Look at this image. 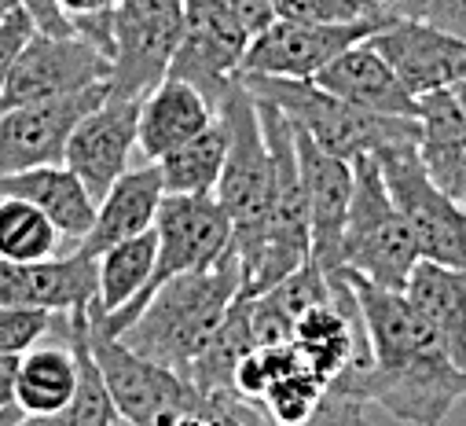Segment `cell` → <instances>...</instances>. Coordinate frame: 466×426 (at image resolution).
Segmentation results:
<instances>
[{"instance_id": "6", "label": "cell", "mask_w": 466, "mask_h": 426, "mask_svg": "<svg viewBox=\"0 0 466 426\" xmlns=\"http://www.w3.org/2000/svg\"><path fill=\"white\" fill-rule=\"evenodd\" d=\"M220 115L228 122L231 144H228L224 177L217 184V198L224 202L231 225H236V243H243L268 225L276 169H272V151L265 140L258 99L247 85L228 92V99L220 103Z\"/></svg>"}, {"instance_id": "26", "label": "cell", "mask_w": 466, "mask_h": 426, "mask_svg": "<svg viewBox=\"0 0 466 426\" xmlns=\"http://www.w3.org/2000/svg\"><path fill=\"white\" fill-rule=\"evenodd\" d=\"M155 261H158V236H155V228L137 236V239H126L118 247H110L106 254H99L96 258L99 294H96L88 316L92 320H106L118 309H126L133 298H140L144 287L151 283Z\"/></svg>"}, {"instance_id": "37", "label": "cell", "mask_w": 466, "mask_h": 426, "mask_svg": "<svg viewBox=\"0 0 466 426\" xmlns=\"http://www.w3.org/2000/svg\"><path fill=\"white\" fill-rule=\"evenodd\" d=\"M59 8H63V15H66L70 26H74V23H81V19L114 12V8H118V0H59Z\"/></svg>"}, {"instance_id": "11", "label": "cell", "mask_w": 466, "mask_h": 426, "mask_svg": "<svg viewBox=\"0 0 466 426\" xmlns=\"http://www.w3.org/2000/svg\"><path fill=\"white\" fill-rule=\"evenodd\" d=\"M110 85H96L88 92L48 99V103H26L0 115V177H12L37 166H63L66 144L77 122L106 99Z\"/></svg>"}, {"instance_id": "35", "label": "cell", "mask_w": 466, "mask_h": 426, "mask_svg": "<svg viewBox=\"0 0 466 426\" xmlns=\"http://www.w3.org/2000/svg\"><path fill=\"white\" fill-rule=\"evenodd\" d=\"M224 5L243 19V26L258 37L261 30H268L279 15H276V0H224Z\"/></svg>"}, {"instance_id": "15", "label": "cell", "mask_w": 466, "mask_h": 426, "mask_svg": "<svg viewBox=\"0 0 466 426\" xmlns=\"http://www.w3.org/2000/svg\"><path fill=\"white\" fill-rule=\"evenodd\" d=\"M298 133V162H301V184L309 202V228H312V261L327 272L341 269V236L349 221V206L357 191L353 162H345L319 147L309 133Z\"/></svg>"}, {"instance_id": "19", "label": "cell", "mask_w": 466, "mask_h": 426, "mask_svg": "<svg viewBox=\"0 0 466 426\" xmlns=\"http://www.w3.org/2000/svg\"><path fill=\"white\" fill-rule=\"evenodd\" d=\"M162 198H166V184H162L158 162L133 166L118 184H114V188L99 198L96 225H92V232H88L74 250L96 261V258L106 254L110 247H118V243H126V239H137V236L151 232L155 221H158Z\"/></svg>"}, {"instance_id": "33", "label": "cell", "mask_w": 466, "mask_h": 426, "mask_svg": "<svg viewBox=\"0 0 466 426\" xmlns=\"http://www.w3.org/2000/svg\"><path fill=\"white\" fill-rule=\"evenodd\" d=\"M422 19L433 23L437 30H448L466 41V0H430Z\"/></svg>"}, {"instance_id": "20", "label": "cell", "mask_w": 466, "mask_h": 426, "mask_svg": "<svg viewBox=\"0 0 466 426\" xmlns=\"http://www.w3.org/2000/svg\"><path fill=\"white\" fill-rule=\"evenodd\" d=\"M220 118L217 106L180 77H166L140 99V155L147 162L166 158Z\"/></svg>"}, {"instance_id": "28", "label": "cell", "mask_w": 466, "mask_h": 426, "mask_svg": "<svg viewBox=\"0 0 466 426\" xmlns=\"http://www.w3.org/2000/svg\"><path fill=\"white\" fill-rule=\"evenodd\" d=\"M63 254V232L26 198L0 195V261H48Z\"/></svg>"}, {"instance_id": "8", "label": "cell", "mask_w": 466, "mask_h": 426, "mask_svg": "<svg viewBox=\"0 0 466 426\" xmlns=\"http://www.w3.org/2000/svg\"><path fill=\"white\" fill-rule=\"evenodd\" d=\"M254 34L224 0H184V41L169 77L191 81L217 111L231 88L243 85V63Z\"/></svg>"}, {"instance_id": "32", "label": "cell", "mask_w": 466, "mask_h": 426, "mask_svg": "<svg viewBox=\"0 0 466 426\" xmlns=\"http://www.w3.org/2000/svg\"><path fill=\"white\" fill-rule=\"evenodd\" d=\"M37 34L34 19L23 8H12L5 19H0V92H5V81L12 74V63L19 59V52L26 48V41Z\"/></svg>"}, {"instance_id": "27", "label": "cell", "mask_w": 466, "mask_h": 426, "mask_svg": "<svg viewBox=\"0 0 466 426\" xmlns=\"http://www.w3.org/2000/svg\"><path fill=\"white\" fill-rule=\"evenodd\" d=\"M228 144H231V133L220 115L206 133H198L184 147L158 158L166 195H217V184L228 162Z\"/></svg>"}, {"instance_id": "7", "label": "cell", "mask_w": 466, "mask_h": 426, "mask_svg": "<svg viewBox=\"0 0 466 426\" xmlns=\"http://www.w3.org/2000/svg\"><path fill=\"white\" fill-rule=\"evenodd\" d=\"M184 41V0H118L110 96L144 99L169 77Z\"/></svg>"}, {"instance_id": "40", "label": "cell", "mask_w": 466, "mask_h": 426, "mask_svg": "<svg viewBox=\"0 0 466 426\" xmlns=\"http://www.w3.org/2000/svg\"><path fill=\"white\" fill-rule=\"evenodd\" d=\"M451 96L459 99V106H462V115H466V81H459V85L451 88Z\"/></svg>"}, {"instance_id": "38", "label": "cell", "mask_w": 466, "mask_h": 426, "mask_svg": "<svg viewBox=\"0 0 466 426\" xmlns=\"http://www.w3.org/2000/svg\"><path fill=\"white\" fill-rule=\"evenodd\" d=\"M371 5H379L382 12H390L397 19H422L430 0H371Z\"/></svg>"}, {"instance_id": "22", "label": "cell", "mask_w": 466, "mask_h": 426, "mask_svg": "<svg viewBox=\"0 0 466 426\" xmlns=\"http://www.w3.org/2000/svg\"><path fill=\"white\" fill-rule=\"evenodd\" d=\"M419 158L426 173L437 180V188L466 202V115L451 88L419 96Z\"/></svg>"}, {"instance_id": "18", "label": "cell", "mask_w": 466, "mask_h": 426, "mask_svg": "<svg viewBox=\"0 0 466 426\" xmlns=\"http://www.w3.org/2000/svg\"><path fill=\"white\" fill-rule=\"evenodd\" d=\"M312 81L334 92L338 99L360 106V111L390 115V118H419V96L400 81V74L371 41H360L349 52H341Z\"/></svg>"}, {"instance_id": "12", "label": "cell", "mask_w": 466, "mask_h": 426, "mask_svg": "<svg viewBox=\"0 0 466 426\" xmlns=\"http://www.w3.org/2000/svg\"><path fill=\"white\" fill-rule=\"evenodd\" d=\"M140 151V99L110 96L77 122L66 144V166L85 180L96 202L133 169Z\"/></svg>"}, {"instance_id": "3", "label": "cell", "mask_w": 466, "mask_h": 426, "mask_svg": "<svg viewBox=\"0 0 466 426\" xmlns=\"http://www.w3.org/2000/svg\"><path fill=\"white\" fill-rule=\"evenodd\" d=\"M243 85L279 106V111L294 122V129L309 133L319 147L330 155L357 162L364 155H393L419 147L422 126L419 118H390V115H371L360 106L338 99L334 92L319 88L312 77H268V74H243Z\"/></svg>"}, {"instance_id": "13", "label": "cell", "mask_w": 466, "mask_h": 426, "mask_svg": "<svg viewBox=\"0 0 466 426\" xmlns=\"http://www.w3.org/2000/svg\"><path fill=\"white\" fill-rule=\"evenodd\" d=\"M88 350L106 379V390L118 404L122 419L129 422H140V426H151L162 411L177 408L180 401L191 397V382L180 379L177 371L140 357L137 350H129L118 335H106L103 328L92 324L88 316Z\"/></svg>"}, {"instance_id": "23", "label": "cell", "mask_w": 466, "mask_h": 426, "mask_svg": "<svg viewBox=\"0 0 466 426\" xmlns=\"http://www.w3.org/2000/svg\"><path fill=\"white\" fill-rule=\"evenodd\" d=\"M408 298L433 324L448 357L466 371V269L419 261L408 279Z\"/></svg>"}, {"instance_id": "21", "label": "cell", "mask_w": 466, "mask_h": 426, "mask_svg": "<svg viewBox=\"0 0 466 426\" xmlns=\"http://www.w3.org/2000/svg\"><path fill=\"white\" fill-rule=\"evenodd\" d=\"M0 195H15L45 209L52 225L63 232L66 243H81L96 225V195L85 188V180L63 162V166H37L12 177H0Z\"/></svg>"}, {"instance_id": "30", "label": "cell", "mask_w": 466, "mask_h": 426, "mask_svg": "<svg viewBox=\"0 0 466 426\" xmlns=\"http://www.w3.org/2000/svg\"><path fill=\"white\" fill-rule=\"evenodd\" d=\"M66 312L30 309V305H0V353L26 357L34 346L48 339L52 328L63 324Z\"/></svg>"}, {"instance_id": "24", "label": "cell", "mask_w": 466, "mask_h": 426, "mask_svg": "<svg viewBox=\"0 0 466 426\" xmlns=\"http://www.w3.org/2000/svg\"><path fill=\"white\" fill-rule=\"evenodd\" d=\"M66 335H70L77 360H81V382H77L74 401L56 415H26L19 426H118L122 411L114 404L106 379H103V371L88 350V309L66 316Z\"/></svg>"}, {"instance_id": "39", "label": "cell", "mask_w": 466, "mask_h": 426, "mask_svg": "<svg viewBox=\"0 0 466 426\" xmlns=\"http://www.w3.org/2000/svg\"><path fill=\"white\" fill-rule=\"evenodd\" d=\"M26 415H23V408L15 404V408H0V426H19Z\"/></svg>"}, {"instance_id": "34", "label": "cell", "mask_w": 466, "mask_h": 426, "mask_svg": "<svg viewBox=\"0 0 466 426\" xmlns=\"http://www.w3.org/2000/svg\"><path fill=\"white\" fill-rule=\"evenodd\" d=\"M19 8L34 19V26L41 34H74L70 19L59 8V0H19Z\"/></svg>"}, {"instance_id": "41", "label": "cell", "mask_w": 466, "mask_h": 426, "mask_svg": "<svg viewBox=\"0 0 466 426\" xmlns=\"http://www.w3.org/2000/svg\"><path fill=\"white\" fill-rule=\"evenodd\" d=\"M0 8H5V12H12V8H19V0H0Z\"/></svg>"}, {"instance_id": "14", "label": "cell", "mask_w": 466, "mask_h": 426, "mask_svg": "<svg viewBox=\"0 0 466 426\" xmlns=\"http://www.w3.org/2000/svg\"><path fill=\"white\" fill-rule=\"evenodd\" d=\"M379 23H294L276 19L268 30H261L250 48L243 74H268V77H316L327 63H334L341 52L368 41Z\"/></svg>"}, {"instance_id": "4", "label": "cell", "mask_w": 466, "mask_h": 426, "mask_svg": "<svg viewBox=\"0 0 466 426\" xmlns=\"http://www.w3.org/2000/svg\"><path fill=\"white\" fill-rule=\"evenodd\" d=\"M353 173L357 191L341 236V269L390 290H408V279L422 254L404 209L386 184L382 158L364 155L353 162Z\"/></svg>"}, {"instance_id": "10", "label": "cell", "mask_w": 466, "mask_h": 426, "mask_svg": "<svg viewBox=\"0 0 466 426\" xmlns=\"http://www.w3.org/2000/svg\"><path fill=\"white\" fill-rule=\"evenodd\" d=\"M382 173L419 239L422 261L466 269V202L437 188V180L426 173L419 158V147L386 155Z\"/></svg>"}, {"instance_id": "9", "label": "cell", "mask_w": 466, "mask_h": 426, "mask_svg": "<svg viewBox=\"0 0 466 426\" xmlns=\"http://www.w3.org/2000/svg\"><path fill=\"white\" fill-rule=\"evenodd\" d=\"M110 56L81 34H34L0 92V115L26 103L66 99L96 85H110Z\"/></svg>"}, {"instance_id": "25", "label": "cell", "mask_w": 466, "mask_h": 426, "mask_svg": "<svg viewBox=\"0 0 466 426\" xmlns=\"http://www.w3.org/2000/svg\"><path fill=\"white\" fill-rule=\"evenodd\" d=\"M77 382H81V360L70 335L63 346L41 342L23 357L15 404L23 408V415H56L74 401Z\"/></svg>"}, {"instance_id": "1", "label": "cell", "mask_w": 466, "mask_h": 426, "mask_svg": "<svg viewBox=\"0 0 466 426\" xmlns=\"http://www.w3.org/2000/svg\"><path fill=\"white\" fill-rule=\"evenodd\" d=\"M353 287L375 357L364 375L368 404L408 426H441L466 397V371L448 357L408 290H390L360 276H353Z\"/></svg>"}, {"instance_id": "2", "label": "cell", "mask_w": 466, "mask_h": 426, "mask_svg": "<svg viewBox=\"0 0 466 426\" xmlns=\"http://www.w3.org/2000/svg\"><path fill=\"white\" fill-rule=\"evenodd\" d=\"M239 294H243V265L236 243H231V250L217 265L202 272H184L166 287H158L147 309L126 328L122 342L140 357L187 379V371L213 342L217 328L224 324L228 309L239 301Z\"/></svg>"}, {"instance_id": "29", "label": "cell", "mask_w": 466, "mask_h": 426, "mask_svg": "<svg viewBox=\"0 0 466 426\" xmlns=\"http://www.w3.org/2000/svg\"><path fill=\"white\" fill-rule=\"evenodd\" d=\"M276 15L279 19H294V23H393L397 15L382 12L371 0H276Z\"/></svg>"}, {"instance_id": "42", "label": "cell", "mask_w": 466, "mask_h": 426, "mask_svg": "<svg viewBox=\"0 0 466 426\" xmlns=\"http://www.w3.org/2000/svg\"><path fill=\"white\" fill-rule=\"evenodd\" d=\"M118 426H140V422H129V419H122V422H118Z\"/></svg>"}, {"instance_id": "5", "label": "cell", "mask_w": 466, "mask_h": 426, "mask_svg": "<svg viewBox=\"0 0 466 426\" xmlns=\"http://www.w3.org/2000/svg\"><path fill=\"white\" fill-rule=\"evenodd\" d=\"M155 236H158V261H155V272L144 294L106 320H92L106 335L122 339L126 328L147 309L155 290L166 287L169 279L217 265L231 250V243H236V225H231L228 209L217 195H166L158 221H155Z\"/></svg>"}, {"instance_id": "17", "label": "cell", "mask_w": 466, "mask_h": 426, "mask_svg": "<svg viewBox=\"0 0 466 426\" xmlns=\"http://www.w3.org/2000/svg\"><path fill=\"white\" fill-rule=\"evenodd\" d=\"M99 294V269L92 258L70 250L48 261H0V305H30L48 312L92 309Z\"/></svg>"}, {"instance_id": "16", "label": "cell", "mask_w": 466, "mask_h": 426, "mask_svg": "<svg viewBox=\"0 0 466 426\" xmlns=\"http://www.w3.org/2000/svg\"><path fill=\"white\" fill-rule=\"evenodd\" d=\"M415 96L448 92L466 81V41L426 19H393L368 37Z\"/></svg>"}, {"instance_id": "31", "label": "cell", "mask_w": 466, "mask_h": 426, "mask_svg": "<svg viewBox=\"0 0 466 426\" xmlns=\"http://www.w3.org/2000/svg\"><path fill=\"white\" fill-rule=\"evenodd\" d=\"M151 426H224V411H220L217 393L191 390L187 401H180L177 408L162 411Z\"/></svg>"}, {"instance_id": "36", "label": "cell", "mask_w": 466, "mask_h": 426, "mask_svg": "<svg viewBox=\"0 0 466 426\" xmlns=\"http://www.w3.org/2000/svg\"><path fill=\"white\" fill-rule=\"evenodd\" d=\"M19 368H23V357L0 353V408H15V397H19Z\"/></svg>"}]
</instances>
